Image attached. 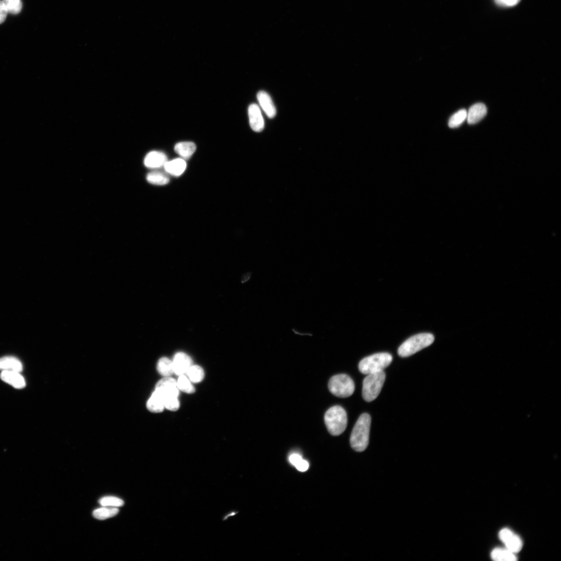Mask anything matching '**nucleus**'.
<instances>
[{
	"label": "nucleus",
	"instance_id": "f257e3e1",
	"mask_svg": "<svg viewBox=\"0 0 561 561\" xmlns=\"http://www.w3.org/2000/svg\"><path fill=\"white\" fill-rule=\"evenodd\" d=\"M371 418L369 414H362L356 422L351 436V444L356 451H365L369 443Z\"/></svg>",
	"mask_w": 561,
	"mask_h": 561
},
{
	"label": "nucleus",
	"instance_id": "f03ea898",
	"mask_svg": "<svg viewBox=\"0 0 561 561\" xmlns=\"http://www.w3.org/2000/svg\"><path fill=\"white\" fill-rule=\"evenodd\" d=\"M324 420L330 434L334 436H338L347 428V414L342 407L334 406L327 411L324 416Z\"/></svg>",
	"mask_w": 561,
	"mask_h": 561
},
{
	"label": "nucleus",
	"instance_id": "7ed1b4c3",
	"mask_svg": "<svg viewBox=\"0 0 561 561\" xmlns=\"http://www.w3.org/2000/svg\"><path fill=\"white\" fill-rule=\"evenodd\" d=\"M434 340V336L430 333L414 335L401 345L398 351V355L403 358L410 357L429 346Z\"/></svg>",
	"mask_w": 561,
	"mask_h": 561
},
{
	"label": "nucleus",
	"instance_id": "20e7f679",
	"mask_svg": "<svg viewBox=\"0 0 561 561\" xmlns=\"http://www.w3.org/2000/svg\"><path fill=\"white\" fill-rule=\"evenodd\" d=\"M385 379L383 371L367 375L363 382L362 396L365 401L372 402L378 397Z\"/></svg>",
	"mask_w": 561,
	"mask_h": 561
},
{
	"label": "nucleus",
	"instance_id": "39448f33",
	"mask_svg": "<svg viewBox=\"0 0 561 561\" xmlns=\"http://www.w3.org/2000/svg\"><path fill=\"white\" fill-rule=\"evenodd\" d=\"M393 359V356L388 353L374 354L362 360L359 364V369L365 375L380 372L389 366Z\"/></svg>",
	"mask_w": 561,
	"mask_h": 561
},
{
	"label": "nucleus",
	"instance_id": "423d86ee",
	"mask_svg": "<svg viewBox=\"0 0 561 561\" xmlns=\"http://www.w3.org/2000/svg\"><path fill=\"white\" fill-rule=\"evenodd\" d=\"M328 389L334 396L345 398L353 395L355 390V385L353 380L349 375L339 374L330 379Z\"/></svg>",
	"mask_w": 561,
	"mask_h": 561
},
{
	"label": "nucleus",
	"instance_id": "0eeeda50",
	"mask_svg": "<svg viewBox=\"0 0 561 561\" xmlns=\"http://www.w3.org/2000/svg\"><path fill=\"white\" fill-rule=\"evenodd\" d=\"M161 393L163 398L179 397V390L177 381L170 377H164L158 382L156 390Z\"/></svg>",
	"mask_w": 561,
	"mask_h": 561
},
{
	"label": "nucleus",
	"instance_id": "6e6552de",
	"mask_svg": "<svg viewBox=\"0 0 561 561\" xmlns=\"http://www.w3.org/2000/svg\"><path fill=\"white\" fill-rule=\"evenodd\" d=\"M250 126L256 132H262L265 126L264 120L260 107L255 104H251L248 109Z\"/></svg>",
	"mask_w": 561,
	"mask_h": 561
},
{
	"label": "nucleus",
	"instance_id": "1a4fd4ad",
	"mask_svg": "<svg viewBox=\"0 0 561 561\" xmlns=\"http://www.w3.org/2000/svg\"><path fill=\"white\" fill-rule=\"evenodd\" d=\"M175 373L178 375L186 374L189 369L192 365L191 358L184 353H179L175 356L173 361Z\"/></svg>",
	"mask_w": 561,
	"mask_h": 561
},
{
	"label": "nucleus",
	"instance_id": "9d476101",
	"mask_svg": "<svg viewBox=\"0 0 561 561\" xmlns=\"http://www.w3.org/2000/svg\"><path fill=\"white\" fill-rule=\"evenodd\" d=\"M1 379L5 382L10 384L16 389L21 390L26 386V381L21 372L16 371H2L0 375Z\"/></svg>",
	"mask_w": 561,
	"mask_h": 561
},
{
	"label": "nucleus",
	"instance_id": "9b49d317",
	"mask_svg": "<svg viewBox=\"0 0 561 561\" xmlns=\"http://www.w3.org/2000/svg\"><path fill=\"white\" fill-rule=\"evenodd\" d=\"M487 114V108L482 103H478L471 107L467 112V122L469 124H476L480 121Z\"/></svg>",
	"mask_w": 561,
	"mask_h": 561
},
{
	"label": "nucleus",
	"instance_id": "f8f14e48",
	"mask_svg": "<svg viewBox=\"0 0 561 561\" xmlns=\"http://www.w3.org/2000/svg\"><path fill=\"white\" fill-rule=\"evenodd\" d=\"M164 167L168 174L175 177H180L185 171L187 164L184 159H177L167 161Z\"/></svg>",
	"mask_w": 561,
	"mask_h": 561
},
{
	"label": "nucleus",
	"instance_id": "ddd939ff",
	"mask_svg": "<svg viewBox=\"0 0 561 561\" xmlns=\"http://www.w3.org/2000/svg\"><path fill=\"white\" fill-rule=\"evenodd\" d=\"M257 99L267 115L269 118H274L277 111L270 95L265 91H260L257 94Z\"/></svg>",
	"mask_w": 561,
	"mask_h": 561
},
{
	"label": "nucleus",
	"instance_id": "4468645a",
	"mask_svg": "<svg viewBox=\"0 0 561 561\" xmlns=\"http://www.w3.org/2000/svg\"><path fill=\"white\" fill-rule=\"evenodd\" d=\"M167 161V157L164 153L159 151H152L149 152L145 157L144 164L148 168H158L164 166Z\"/></svg>",
	"mask_w": 561,
	"mask_h": 561
},
{
	"label": "nucleus",
	"instance_id": "2eb2a0df",
	"mask_svg": "<svg viewBox=\"0 0 561 561\" xmlns=\"http://www.w3.org/2000/svg\"><path fill=\"white\" fill-rule=\"evenodd\" d=\"M23 370V364L17 358L10 356L0 358V370L21 373Z\"/></svg>",
	"mask_w": 561,
	"mask_h": 561
},
{
	"label": "nucleus",
	"instance_id": "dca6fc26",
	"mask_svg": "<svg viewBox=\"0 0 561 561\" xmlns=\"http://www.w3.org/2000/svg\"><path fill=\"white\" fill-rule=\"evenodd\" d=\"M148 410L154 413L162 412L165 408L163 398L158 391L155 390L147 403Z\"/></svg>",
	"mask_w": 561,
	"mask_h": 561
},
{
	"label": "nucleus",
	"instance_id": "f3484780",
	"mask_svg": "<svg viewBox=\"0 0 561 561\" xmlns=\"http://www.w3.org/2000/svg\"><path fill=\"white\" fill-rule=\"evenodd\" d=\"M196 150V145L192 142H181L175 146L176 152L185 159H189Z\"/></svg>",
	"mask_w": 561,
	"mask_h": 561
},
{
	"label": "nucleus",
	"instance_id": "a211bd4d",
	"mask_svg": "<svg viewBox=\"0 0 561 561\" xmlns=\"http://www.w3.org/2000/svg\"><path fill=\"white\" fill-rule=\"evenodd\" d=\"M147 181L153 185L163 186L169 182L168 176L160 171H153L149 172L147 176Z\"/></svg>",
	"mask_w": 561,
	"mask_h": 561
},
{
	"label": "nucleus",
	"instance_id": "6ab92c4d",
	"mask_svg": "<svg viewBox=\"0 0 561 561\" xmlns=\"http://www.w3.org/2000/svg\"><path fill=\"white\" fill-rule=\"evenodd\" d=\"M157 370L164 377H170L175 373L173 363L167 358H162L158 361Z\"/></svg>",
	"mask_w": 561,
	"mask_h": 561
},
{
	"label": "nucleus",
	"instance_id": "aec40b11",
	"mask_svg": "<svg viewBox=\"0 0 561 561\" xmlns=\"http://www.w3.org/2000/svg\"><path fill=\"white\" fill-rule=\"evenodd\" d=\"M491 557L495 560L515 561L517 557L515 553L506 549L496 548L491 553Z\"/></svg>",
	"mask_w": 561,
	"mask_h": 561
},
{
	"label": "nucleus",
	"instance_id": "412c9836",
	"mask_svg": "<svg viewBox=\"0 0 561 561\" xmlns=\"http://www.w3.org/2000/svg\"><path fill=\"white\" fill-rule=\"evenodd\" d=\"M119 511V510L117 507L108 508V507H103L95 510L93 511V515L95 518L104 520L114 516L118 513Z\"/></svg>",
	"mask_w": 561,
	"mask_h": 561
},
{
	"label": "nucleus",
	"instance_id": "4be33fe9",
	"mask_svg": "<svg viewBox=\"0 0 561 561\" xmlns=\"http://www.w3.org/2000/svg\"><path fill=\"white\" fill-rule=\"evenodd\" d=\"M504 543L506 545V548L514 553L519 552L523 546V543L520 537L514 533Z\"/></svg>",
	"mask_w": 561,
	"mask_h": 561
},
{
	"label": "nucleus",
	"instance_id": "5701e85b",
	"mask_svg": "<svg viewBox=\"0 0 561 561\" xmlns=\"http://www.w3.org/2000/svg\"><path fill=\"white\" fill-rule=\"evenodd\" d=\"M190 380L194 383L201 382L205 376L203 369L198 365H192L186 373Z\"/></svg>",
	"mask_w": 561,
	"mask_h": 561
},
{
	"label": "nucleus",
	"instance_id": "b1692460",
	"mask_svg": "<svg viewBox=\"0 0 561 561\" xmlns=\"http://www.w3.org/2000/svg\"><path fill=\"white\" fill-rule=\"evenodd\" d=\"M177 384L179 390L188 394L195 393L196 390L190 379L184 375L180 376Z\"/></svg>",
	"mask_w": 561,
	"mask_h": 561
},
{
	"label": "nucleus",
	"instance_id": "393cba45",
	"mask_svg": "<svg viewBox=\"0 0 561 561\" xmlns=\"http://www.w3.org/2000/svg\"><path fill=\"white\" fill-rule=\"evenodd\" d=\"M467 118V111L461 109L453 114L449 120V126L451 128H455L461 125Z\"/></svg>",
	"mask_w": 561,
	"mask_h": 561
},
{
	"label": "nucleus",
	"instance_id": "a878e982",
	"mask_svg": "<svg viewBox=\"0 0 561 561\" xmlns=\"http://www.w3.org/2000/svg\"><path fill=\"white\" fill-rule=\"evenodd\" d=\"M99 503L103 507H120L124 505V501L120 498L113 496H107L102 498Z\"/></svg>",
	"mask_w": 561,
	"mask_h": 561
},
{
	"label": "nucleus",
	"instance_id": "bb28decb",
	"mask_svg": "<svg viewBox=\"0 0 561 561\" xmlns=\"http://www.w3.org/2000/svg\"><path fill=\"white\" fill-rule=\"evenodd\" d=\"M8 12L12 14L20 13L22 9L21 0H3Z\"/></svg>",
	"mask_w": 561,
	"mask_h": 561
},
{
	"label": "nucleus",
	"instance_id": "cd10ccee",
	"mask_svg": "<svg viewBox=\"0 0 561 561\" xmlns=\"http://www.w3.org/2000/svg\"><path fill=\"white\" fill-rule=\"evenodd\" d=\"M165 408L170 411H177L180 407V401L177 397H167L163 398Z\"/></svg>",
	"mask_w": 561,
	"mask_h": 561
},
{
	"label": "nucleus",
	"instance_id": "c85d7f7f",
	"mask_svg": "<svg viewBox=\"0 0 561 561\" xmlns=\"http://www.w3.org/2000/svg\"><path fill=\"white\" fill-rule=\"evenodd\" d=\"M521 0H495L496 4L502 7H513L520 2Z\"/></svg>",
	"mask_w": 561,
	"mask_h": 561
},
{
	"label": "nucleus",
	"instance_id": "c756f323",
	"mask_svg": "<svg viewBox=\"0 0 561 561\" xmlns=\"http://www.w3.org/2000/svg\"><path fill=\"white\" fill-rule=\"evenodd\" d=\"M8 11L3 1H0V24H3L7 18Z\"/></svg>",
	"mask_w": 561,
	"mask_h": 561
},
{
	"label": "nucleus",
	"instance_id": "7c9ffc66",
	"mask_svg": "<svg viewBox=\"0 0 561 561\" xmlns=\"http://www.w3.org/2000/svg\"><path fill=\"white\" fill-rule=\"evenodd\" d=\"M309 467V463L307 461L302 459L296 466V469L301 472L306 471Z\"/></svg>",
	"mask_w": 561,
	"mask_h": 561
},
{
	"label": "nucleus",
	"instance_id": "2f4dec72",
	"mask_svg": "<svg viewBox=\"0 0 561 561\" xmlns=\"http://www.w3.org/2000/svg\"><path fill=\"white\" fill-rule=\"evenodd\" d=\"M302 459L301 456L298 454L294 453L290 455L289 457V461L290 463L294 466H296Z\"/></svg>",
	"mask_w": 561,
	"mask_h": 561
}]
</instances>
